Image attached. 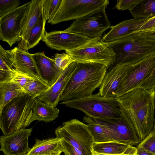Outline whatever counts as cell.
<instances>
[{"instance_id": "obj_17", "label": "cell", "mask_w": 155, "mask_h": 155, "mask_svg": "<svg viewBox=\"0 0 155 155\" xmlns=\"http://www.w3.org/2000/svg\"><path fill=\"white\" fill-rule=\"evenodd\" d=\"M130 65L120 64L110 67L99 87V93L101 96L105 97H116L117 88Z\"/></svg>"}, {"instance_id": "obj_40", "label": "cell", "mask_w": 155, "mask_h": 155, "mask_svg": "<svg viewBox=\"0 0 155 155\" xmlns=\"http://www.w3.org/2000/svg\"><path fill=\"white\" fill-rule=\"evenodd\" d=\"M137 154L138 155H154V154L150 152L147 151L142 148L137 147Z\"/></svg>"}, {"instance_id": "obj_5", "label": "cell", "mask_w": 155, "mask_h": 155, "mask_svg": "<svg viewBox=\"0 0 155 155\" xmlns=\"http://www.w3.org/2000/svg\"><path fill=\"white\" fill-rule=\"evenodd\" d=\"M116 97H105L99 93L84 98L62 101L60 104L81 110L92 118L120 117V108Z\"/></svg>"}, {"instance_id": "obj_14", "label": "cell", "mask_w": 155, "mask_h": 155, "mask_svg": "<svg viewBox=\"0 0 155 155\" xmlns=\"http://www.w3.org/2000/svg\"><path fill=\"white\" fill-rule=\"evenodd\" d=\"M90 39L80 35L64 30L48 33L46 32L42 40L52 49L65 51L77 48Z\"/></svg>"}, {"instance_id": "obj_39", "label": "cell", "mask_w": 155, "mask_h": 155, "mask_svg": "<svg viewBox=\"0 0 155 155\" xmlns=\"http://www.w3.org/2000/svg\"><path fill=\"white\" fill-rule=\"evenodd\" d=\"M145 37L155 39V30L149 31H139L136 32Z\"/></svg>"}, {"instance_id": "obj_3", "label": "cell", "mask_w": 155, "mask_h": 155, "mask_svg": "<svg viewBox=\"0 0 155 155\" xmlns=\"http://www.w3.org/2000/svg\"><path fill=\"white\" fill-rule=\"evenodd\" d=\"M107 43L115 54L114 61L111 66L134 65L155 55V39L145 37L136 32Z\"/></svg>"}, {"instance_id": "obj_11", "label": "cell", "mask_w": 155, "mask_h": 155, "mask_svg": "<svg viewBox=\"0 0 155 155\" xmlns=\"http://www.w3.org/2000/svg\"><path fill=\"white\" fill-rule=\"evenodd\" d=\"M155 67V55L149 56L134 65H131L117 88L116 97L139 88L151 75Z\"/></svg>"}, {"instance_id": "obj_18", "label": "cell", "mask_w": 155, "mask_h": 155, "mask_svg": "<svg viewBox=\"0 0 155 155\" xmlns=\"http://www.w3.org/2000/svg\"><path fill=\"white\" fill-rule=\"evenodd\" d=\"M29 8L23 19L18 48L23 50L32 28L38 22L43 12L42 0L31 1Z\"/></svg>"}, {"instance_id": "obj_10", "label": "cell", "mask_w": 155, "mask_h": 155, "mask_svg": "<svg viewBox=\"0 0 155 155\" xmlns=\"http://www.w3.org/2000/svg\"><path fill=\"white\" fill-rule=\"evenodd\" d=\"M120 117L117 118L89 117L93 122L105 127L114 141L130 146L138 145L142 141L133 125L120 109Z\"/></svg>"}, {"instance_id": "obj_22", "label": "cell", "mask_w": 155, "mask_h": 155, "mask_svg": "<svg viewBox=\"0 0 155 155\" xmlns=\"http://www.w3.org/2000/svg\"><path fill=\"white\" fill-rule=\"evenodd\" d=\"M35 143L27 155H61L63 152L61 139L56 137L41 140Z\"/></svg>"}, {"instance_id": "obj_34", "label": "cell", "mask_w": 155, "mask_h": 155, "mask_svg": "<svg viewBox=\"0 0 155 155\" xmlns=\"http://www.w3.org/2000/svg\"><path fill=\"white\" fill-rule=\"evenodd\" d=\"M137 147L155 155V134L151 133Z\"/></svg>"}, {"instance_id": "obj_41", "label": "cell", "mask_w": 155, "mask_h": 155, "mask_svg": "<svg viewBox=\"0 0 155 155\" xmlns=\"http://www.w3.org/2000/svg\"><path fill=\"white\" fill-rule=\"evenodd\" d=\"M154 104H155V99H154ZM151 133H152L155 134V119H154V124L153 128V130Z\"/></svg>"}, {"instance_id": "obj_15", "label": "cell", "mask_w": 155, "mask_h": 155, "mask_svg": "<svg viewBox=\"0 0 155 155\" xmlns=\"http://www.w3.org/2000/svg\"><path fill=\"white\" fill-rule=\"evenodd\" d=\"M77 62L74 61L62 72L54 84L37 98L42 102L55 107L59 102L60 96L73 74Z\"/></svg>"}, {"instance_id": "obj_35", "label": "cell", "mask_w": 155, "mask_h": 155, "mask_svg": "<svg viewBox=\"0 0 155 155\" xmlns=\"http://www.w3.org/2000/svg\"><path fill=\"white\" fill-rule=\"evenodd\" d=\"M60 139L62 152L64 155H84L80 150L74 147L64 139Z\"/></svg>"}, {"instance_id": "obj_30", "label": "cell", "mask_w": 155, "mask_h": 155, "mask_svg": "<svg viewBox=\"0 0 155 155\" xmlns=\"http://www.w3.org/2000/svg\"><path fill=\"white\" fill-rule=\"evenodd\" d=\"M34 79H36L14 68L9 81L16 84L23 89L28 83Z\"/></svg>"}, {"instance_id": "obj_13", "label": "cell", "mask_w": 155, "mask_h": 155, "mask_svg": "<svg viewBox=\"0 0 155 155\" xmlns=\"http://www.w3.org/2000/svg\"><path fill=\"white\" fill-rule=\"evenodd\" d=\"M33 130L32 128L22 129L0 137V150L4 155L27 154L31 149L28 139Z\"/></svg>"}, {"instance_id": "obj_43", "label": "cell", "mask_w": 155, "mask_h": 155, "mask_svg": "<svg viewBox=\"0 0 155 155\" xmlns=\"http://www.w3.org/2000/svg\"><path fill=\"white\" fill-rule=\"evenodd\" d=\"M27 154H22V155H27Z\"/></svg>"}, {"instance_id": "obj_26", "label": "cell", "mask_w": 155, "mask_h": 155, "mask_svg": "<svg viewBox=\"0 0 155 155\" xmlns=\"http://www.w3.org/2000/svg\"><path fill=\"white\" fill-rule=\"evenodd\" d=\"M46 21L43 12L40 19L31 30L23 50L26 51L33 48L42 40L46 32L45 28Z\"/></svg>"}, {"instance_id": "obj_16", "label": "cell", "mask_w": 155, "mask_h": 155, "mask_svg": "<svg viewBox=\"0 0 155 155\" xmlns=\"http://www.w3.org/2000/svg\"><path fill=\"white\" fill-rule=\"evenodd\" d=\"M11 51L14 68L48 85L41 77L31 54L18 47Z\"/></svg>"}, {"instance_id": "obj_6", "label": "cell", "mask_w": 155, "mask_h": 155, "mask_svg": "<svg viewBox=\"0 0 155 155\" xmlns=\"http://www.w3.org/2000/svg\"><path fill=\"white\" fill-rule=\"evenodd\" d=\"M65 51L77 62L98 63L108 68L115 59L114 52L101 38L90 39L77 48Z\"/></svg>"}, {"instance_id": "obj_23", "label": "cell", "mask_w": 155, "mask_h": 155, "mask_svg": "<svg viewBox=\"0 0 155 155\" xmlns=\"http://www.w3.org/2000/svg\"><path fill=\"white\" fill-rule=\"evenodd\" d=\"M34 120L49 122L54 120L58 116L59 110L38 100L34 99L32 106Z\"/></svg>"}, {"instance_id": "obj_37", "label": "cell", "mask_w": 155, "mask_h": 155, "mask_svg": "<svg viewBox=\"0 0 155 155\" xmlns=\"http://www.w3.org/2000/svg\"><path fill=\"white\" fill-rule=\"evenodd\" d=\"M139 88L155 91V67L151 75L140 84Z\"/></svg>"}, {"instance_id": "obj_33", "label": "cell", "mask_w": 155, "mask_h": 155, "mask_svg": "<svg viewBox=\"0 0 155 155\" xmlns=\"http://www.w3.org/2000/svg\"><path fill=\"white\" fill-rule=\"evenodd\" d=\"M13 62V58L11 50H5L0 45V68H14L12 65Z\"/></svg>"}, {"instance_id": "obj_2", "label": "cell", "mask_w": 155, "mask_h": 155, "mask_svg": "<svg viewBox=\"0 0 155 155\" xmlns=\"http://www.w3.org/2000/svg\"><path fill=\"white\" fill-rule=\"evenodd\" d=\"M108 68L96 63L77 62L75 70L61 94L59 102L92 94L100 86Z\"/></svg>"}, {"instance_id": "obj_19", "label": "cell", "mask_w": 155, "mask_h": 155, "mask_svg": "<svg viewBox=\"0 0 155 155\" xmlns=\"http://www.w3.org/2000/svg\"><path fill=\"white\" fill-rule=\"evenodd\" d=\"M40 74L50 87L57 80L64 71L58 68L53 59L47 57L43 52L31 54Z\"/></svg>"}, {"instance_id": "obj_21", "label": "cell", "mask_w": 155, "mask_h": 155, "mask_svg": "<svg viewBox=\"0 0 155 155\" xmlns=\"http://www.w3.org/2000/svg\"><path fill=\"white\" fill-rule=\"evenodd\" d=\"M137 152V147L115 141L94 142L92 151V155L116 154L135 155Z\"/></svg>"}, {"instance_id": "obj_31", "label": "cell", "mask_w": 155, "mask_h": 155, "mask_svg": "<svg viewBox=\"0 0 155 155\" xmlns=\"http://www.w3.org/2000/svg\"><path fill=\"white\" fill-rule=\"evenodd\" d=\"M53 60L57 67L63 71L67 68L72 62L75 61L68 54L56 53Z\"/></svg>"}, {"instance_id": "obj_4", "label": "cell", "mask_w": 155, "mask_h": 155, "mask_svg": "<svg viewBox=\"0 0 155 155\" xmlns=\"http://www.w3.org/2000/svg\"><path fill=\"white\" fill-rule=\"evenodd\" d=\"M34 99L25 94L7 104L0 111V128L4 135L25 128L34 119Z\"/></svg>"}, {"instance_id": "obj_20", "label": "cell", "mask_w": 155, "mask_h": 155, "mask_svg": "<svg viewBox=\"0 0 155 155\" xmlns=\"http://www.w3.org/2000/svg\"><path fill=\"white\" fill-rule=\"evenodd\" d=\"M148 19L133 18L111 26L110 31L104 35L102 40L106 42H112L137 32Z\"/></svg>"}, {"instance_id": "obj_12", "label": "cell", "mask_w": 155, "mask_h": 155, "mask_svg": "<svg viewBox=\"0 0 155 155\" xmlns=\"http://www.w3.org/2000/svg\"><path fill=\"white\" fill-rule=\"evenodd\" d=\"M31 3L19 6L0 18V39L10 47L21 39L22 23Z\"/></svg>"}, {"instance_id": "obj_1", "label": "cell", "mask_w": 155, "mask_h": 155, "mask_svg": "<svg viewBox=\"0 0 155 155\" xmlns=\"http://www.w3.org/2000/svg\"><path fill=\"white\" fill-rule=\"evenodd\" d=\"M155 97V91L137 88L116 97L121 110L133 126L141 141L153 128Z\"/></svg>"}, {"instance_id": "obj_24", "label": "cell", "mask_w": 155, "mask_h": 155, "mask_svg": "<svg viewBox=\"0 0 155 155\" xmlns=\"http://www.w3.org/2000/svg\"><path fill=\"white\" fill-rule=\"evenodd\" d=\"M25 94L22 88L12 82L0 84V111L12 100Z\"/></svg>"}, {"instance_id": "obj_38", "label": "cell", "mask_w": 155, "mask_h": 155, "mask_svg": "<svg viewBox=\"0 0 155 155\" xmlns=\"http://www.w3.org/2000/svg\"><path fill=\"white\" fill-rule=\"evenodd\" d=\"M153 30H155V17L148 19L141 26L139 31H149Z\"/></svg>"}, {"instance_id": "obj_42", "label": "cell", "mask_w": 155, "mask_h": 155, "mask_svg": "<svg viewBox=\"0 0 155 155\" xmlns=\"http://www.w3.org/2000/svg\"><path fill=\"white\" fill-rule=\"evenodd\" d=\"M127 155L124 154H105V155ZM137 155V154L135 155Z\"/></svg>"}, {"instance_id": "obj_8", "label": "cell", "mask_w": 155, "mask_h": 155, "mask_svg": "<svg viewBox=\"0 0 155 155\" xmlns=\"http://www.w3.org/2000/svg\"><path fill=\"white\" fill-rule=\"evenodd\" d=\"M108 0H62L58 11L48 23L52 25L77 19L98 10L106 8Z\"/></svg>"}, {"instance_id": "obj_7", "label": "cell", "mask_w": 155, "mask_h": 155, "mask_svg": "<svg viewBox=\"0 0 155 155\" xmlns=\"http://www.w3.org/2000/svg\"><path fill=\"white\" fill-rule=\"evenodd\" d=\"M56 137L63 138L81 150L84 155H92L94 143L87 124L77 119L63 122L55 131Z\"/></svg>"}, {"instance_id": "obj_28", "label": "cell", "mask_w": 155, "mask_h": 155, "mask_svg": "<svg viewBox=\"0 0 155 155\" xmlns=\"http://www.w3.org/2000/svg\"><path fill=\"white\" fill-rule=\"evenodd\" d=\"M50 87L47 84L38 80L34 79L28 83L23 89L25 94L34 99Z\"/></svg>"}, {"instance_id": "obj_25", "label": "cell", "mask_w": 155, "mask_h": 155, "mask_svg": "<svg viewBox=\"0 0 155 155\" xmlns=\"http://www.w3.org/2000/svg\"><path fill=\"white\" fill-rule=\"evenodd\" d=\"M93 137L94 142L102 143L114 141L109 132L104 127L92 121L88 117H83Z\"/></svg>"}, {"instance_id": "obj_27", "label": "cell", "mask_w": 155, "mask_h": 155, "mask_svg": "<svg viewBox=\"0 0 155 155\" xmlns=\"http://www.w3.org/2000/svg\"><path fill=\"white\" fill-rule=\"evenodd\" d=\"M130 11L135 18H153L155 17V0H141Z\"/></svg>"}, {"instance_id": "obj_36", "label": "cell", "mask_w": 155, "mask_h": 155, "mask_svg": "<svg viewBox=\"0 0 155 155\" xmlns=\"http://www.w3.org/2000/svg\"><path fill=\"white\" fill-rule=\"evenodd\" d=\"M141 0H119L117 1L115 6L119 10H131Z\"/></svg>"}, {"instance_id": "obj_29", "label": "cell", "mask_w": 155, "mask_h": 155, "mask_svg": "<svg viewBox=\"0 0 155 155\" xmlns=\"http://www.w3.org/2000/svg\"><path fill=\"white\" fill-rule=\"evenodd\" d=\"M62 0H42L43 12L45 20H49L54 16Z\"/></svg>"}, {"instance_id": "obj_9", "label": "cell", "mask_w": 155, "mask_h": 155, "mask_svg": "<svg viewBox=\"0 0 155 155\" xmlns=\"http://www.w3.org/2000/svg\"><path fill=\"white\" fill-rule=\"evenodd\" d=\"M105 9L98 10L75 20L65 30L89 39L101 38L104 32L111 26Z\"/></svg>"}, {"instance_id": "obj_32", "label": "cell", "mask_w": 155, "mask_h": 155, "mask_svg": "<svg viewBox=\"0 0 155 155\" xmlns=\"http://www.w3.org/2000/svg\"><path fill=\"white\" fill-rule=\"evenodd\" d=\"M19 0H0V18L18 7Z\"/></svg>"}, {"instance_id": "obj_44", "label": "cell", "mask_w": 155, "mask_h": 155, "mask_svg": "<svg viewBox=\"0 0 155 155\" xmlns=\"http://www.w3.org/2000/svg\"></svg>"}]
</instances>
